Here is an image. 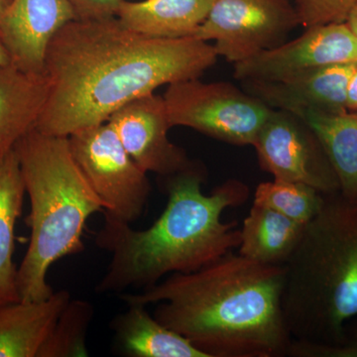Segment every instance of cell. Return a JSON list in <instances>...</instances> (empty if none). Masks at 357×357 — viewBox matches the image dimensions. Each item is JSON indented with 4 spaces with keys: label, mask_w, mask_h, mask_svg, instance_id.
<instances>
[{
    "label": "cell",
    "mask_w": 357,
    "mask_h": 357,
    "mask_svg": "<svg viewBox=\"0 0 357 357\" xmlns=\"http://www.w3.org/2000/svg\"><path fill=\"white\" fill-rule=\"evenodd\" d=\"M26 195L15 151L0 161V305L21 301L18 267L13 262L15 227Z\"/></svg>",
    "instance_id": "obj_20"
},
{
    "label": "cell",
    "mask_w": 357,
    "mask_h": 357,
    "mask_svg": "<svg viewBox=\"0 0 357 357\" xmlns=\"http://www.w3.org/2000/svg\"><path fill=\"white\" fill-rule=\"evenodd\" d=\"M284 268L282 309L293 340L337 342L357 317V204L326 195Z\"/></svg>",
    "instance_id": "obj_4"
},
{
    "label": "cell",
    "mask_w": 357,
    "mask_h": 357,
    "mask_svg": "<svg viewBox=\"0 0 357 357\" xmlns=\"http://www.w3.org/2000/svg\"><path fill=\"white\" fill-rule=\"evenodd\" d=\"M164 178L168 201L149 229H134L130 223L105 215L95 241L112 260L96 293L144 290L169 275L197 271L238 248L241 229L236 222H223L222 215L248 201V185L229 178L204 194L206 171L197 162Z\"/></svg>",
    "instance_id": "obj_3"
},
{
    "label": "cell",
    "mask_w": 357,
    "mask_h": 357,
    "mask_svg": "<svg viewBox=\"0 0 357 357\" xmlns=\"http://www.w3.org/2000/svg\"><path fill=\"white\" fill-rule=\"evenodd\" d=\"M285 268L234 251L191 273H176L129 304H158L154 317L206 357H287L292 335L282 309Z\"/></svg>",
    "instance_id": "obj_2"
},
{
    "label": "cell",
    "mask_w": 357,
    "mask_h": 357,
    "mask_svg": "<svg viewBox=\"0 0 357 357\" xmlns=\"http://www.w3.org/2000/svg\"><path fill=\"white\" fill-rule=\"evenodd\" d=\"M171 128L184 126L236 146H252L272 109L227 82L169 84L163 96Z\"/></svg>",
    "instance_id": "obj_6"
},
{
    "label": "cell",
    "mask_w": 357,
    "mask_h": 357,
    "mask_svg": "<svg viewBox=\"0 0 357 357\" xmlns=\"http://www.w3.org/2000/svg\"><path fill=\"white\" fill-rule=\"evenodd\" d=\"M75 20L67 0H10L0 11V37L11 64L23 72L44 74L49 44Z\"/></svg>",
    "instance_id": "obj_12"
},
{
    "label": "cell",
    "mask_w": 357,
    "mask_h": 357,
    "mask_svg": "<svg viewBox=\"0 0 357 357\" xmlns=\"http://www.w3.org/2000/svg\"><path fill=\"white\" fill-rule=\"evenodd\" d=\"M218 57L208 42L146 36L116 16L70 21L47 49L50 89L35 129L70 137L159 86L198 79Z\"/></svg>",
    "instance_id": "obj_1"
},
{
    "label": "cell",
    "mask_w": 357,
    "mask_h": 357,
    "mask_svg": "<svg viewBox=\"0 0 357 357\" xmlns=\"http://www.w3.org/2000/svg\"><path fill=\"white\" fill-rule=\"evenodd\" d=\"M215 0H141L119 6L116 17L129 29L154 38L194 37Z\"/></svg>",
    "instance_id": "obj_16"
},
{
    "label": "cell",
    "mask_w": 357,
    "mask_h": 357,
    "mask_svg": "<svg viewBox=\"0 0 357 357\" xmlns=\"http://www.w3.org/2000/svg\"><path fill=\"white\" fill-rule=\"evenodd\" d=\"M287 357H357V317L345 324L342 337L335 344L292 340Z\"/></svg>",
    "instance_id": "obj_24"
},
{
    "label": "cell",
    "mask_w": 357,
    "mask_h": 357,
    "mask_svg": "<svg viewBox=\"0 0 357 357\" xmlns=\"http://www.w3.org/2000/svg\"><path fill=\"white\" fill-rule=\"evenodd\" d=\"M357 62L317 68L277 82L243 81L249 95L272 109L300 114L306 110L328 114L347 112V88Z\"/></svg>",
    "instance_id": "obj_13"
},
{
    "label": "cell",
    "mask_w": 357,
    "mask_h": 357,
    "mask_svg": "<svg viewBox=\"0 0 357 357\" xmlns=\"http://www.w3.org/2000/svg\"><path fill=\"white\" fill-rule=\"evenodd\" d=\"M76 20H100L115 17L123 0H67Z\"/></svg>",
    "instance_id": "obj_25"
},
{
    "label": "cell",
    "mask_w": 357,
    "mask_h": 357,
    "mask_svg": "<svg viewBox=\"0 0 357 357\" xmlns=\"http://www.w3.org/2000/svg\"><path fill=\"white\" fill-rule=\"evenodd\" d=\"M93 317L95 307L91 303L70 299L42 345L38 357L88 356L86 340Z\"/></svg>",
    "instance_id": "obj_22"
},
{
    "label": "cell",
    "mask_w": 357,
    "mask_h": 357,
    "mask_svg": "<svg viewBox=\"0 0 357 357\" xmlns=\"http://www.w3.org/2000/svg\"><path fill=\"white\" fill-rule=\"evenodd\" d=\"M7 3H8V2H7L6 0H0V11L4 8V6H6Z\"/></svg>",
    "instance_id": "obj_29"
},
{
    "label": "cell",
    "mask_w": 357,
    "mask_h": 357,
    "mask_svg": "<svg viewBox=\"0 0 357 357\" xmlns=\"http://www.w3.org/2000/svg\"><path fill=\"white\" fill-rule=\"evenodd\" d=\"M305 225L253 204L244 218L237 250L253 261L284 266L297 248Z\"/></svg>",
    "instance_id": "obj_18"
},
{
    "label": "cell",
    "mask_w": 357,
    "mask_h": 357,
    "mask_svg": "<svg viewBox=\"0 0 357 357\" xmlns=\"http://www.w3.org/2000/svg\"><path fill=\"white\" fill-rule=\"evenodd\" d=\"M75 161L102 204L103 215L132 225L149 203L148 173L124 149L109 122L68 137Z\"/></svg>",
    "instance_id": "obj_7"
},
{
    "label": "cell",
    "mask_w": 357,
    "mask_h": 357,
    "mask_svg": "<svg viewBox=\"0 0 357 357\" xmlns=\"http://www.w3.org/2000/svg\"><path fill=\"white\" fill-rule=\"evenodd\" d=\"M325 199L326 195L306 184L273 178L257 185L253 204L307 225L321 210Z\"/></svg>",
    "instance_id": "obj_21"
},
{
    "label": "cell",
    "mask_w": 357,
    "mask_h": 357,
    "mask_svg": "<svg viewBox=\"0 0 357 357\" xmlns=\"http://www.w3.org/2000/svg\"><path fill=\"white\" fill-rule=\"evenodd\" d=\"M70 299L69 291L59 290L47 299L0 305V357H38Z\"/></svg>",
    "instance_id": "obj_15"
},
{
    "label": "cell",
    "mask_w": 357,
    "mask_h": 357,
    "mask_svg": "<svg viewBox=\"0 0 357 357\" xmlns=\"http://www.w3.org/2000/svg\"><path fill=\"white\" fill-rule=\"evenodd\" d=\"M299 14L301 25L305 27L345 22L357 0H293Z\"/></svg>",
    "instance_id": "obj_23"
},
{
    "label": "cell",
    "mask_w": 357,
    "mask_h": 357,
    "mask_svg": "<svg viewBox=\"0 0 357 357\" xmlns=\"http://www.w3.org/2000/svg\"><path fill=\"white\" fill-rule=\"evenodd\" d=\"M345 23L349 25L352 33L356 35L357 38V4L351 9V13H349V16H347V20H345Z\"/></svg>",
    "instance_id": "obj_27"
},
{
    "label": "cell",
    "mask_w": 357,
    "mask_h": 357,
    "mask_svg": "<svg viewBox=\"0 0 357 357\" xmlns=\"http://www.w3.org/2000/svg\"><path fill=\"white\" fill-rule=\"evenodd\" d=\"M299 25L291 0H215L194 37L215 41L218 56L236 64L284 43Z\"/></svg>",
    "instance_id": "obj_8"
},
{
    "label": "cell",
    "mask_w": 357,
    "mask_h": 357,
    "mask_svg": "<svg viewBox=\"0 0 357 357\" xmlns=\"http://www.w3.org/2000/svg\"><path fill=\"white\" fill-rule=\"evenodd\" d=\"M50 82L45 74L0 67V161L35 128L47 102Z\"/></svg>",
    "instance_id": "obj_14"
},
{
    "label": "cell",
    "mask_w": 357,
    "mask_h": 357,
    "mask_svg": "<svg viewBox=\"0 0 357 357\" xmlns=\"http://www.w3.org/2000/svg\"><path fill=\"white\" fill-rule=\"evenodd\" d=\"M252 146L260 168L273 178L302 183L324 195L340 192L325 150L299 115L272 109Z\"/></svg>",
    "instance_id": "obj_9"
},
{
    "label": "cell",
    "mask_w": 357,
    "mask_h": 357,
    "mask_svg": "<svg viewBox=\"0 0 357 357\" xmlns=\"http://www.w3.org/2000/svg\"><path fill=\"white\" fill-rule=\"evenodd\" d=\"M357 62V38L345 22L306 28L298 38L234 64L238 81L277 82L335 64Z\"/></svg>",
    "instance_id": "obj_10"
},
{
    "label": "cell",
    "mask_w": 357,
    "mask_h": 357,
    "mask_svg": "<svg viewBox=\"0 0 357 357\" xmlns=\"http://www.w3.org/2000/svg\"><path fill=\"white\" fill-rule=\"evenodd\" d=\"M347 107L349 112H357V65L347 88Z\"/></svg>",
    "instance_id": "obj_26"
},
{
    "label": "cell",
    "mask_w": 357,
    "mask_h": 357,
    "mask_svg": "<svg viewBox=\"0 0 357 357\" xmlns=\"http://www.w3.org/2000/svg\"><path fill=\"white\" fill-rule=\"evenodd\" d=\"M9 65H13L11 64L10 56H9L6 45L0 37V67H6V66Z\"/></svg>",
    "instance_id": "obj_28"
},
{
    "label": "cell",
    "mask_w": 357,
    "mask_h": 357,
    "mask_svg": "<svg viewBox=\"0 0 357 357\" xmlns=\"http://www.w3.org/2000/svg\"><path fill=\"white\" fill-rule=\"evenodd\" d=\"M14 151L30 202V241L18 266V287L21 301L44 300L55 292L49 269L84 250V227L91 215L102 213V204L75 161L68 137L34 128Z\"/></svg>",
    "instance_id": "obj_5"
},
{
    "label": "cell",
    "mask_w": 357,
    "mask_h": 357,
    "mask_svg": "<svg viewBox=\"0 0 357 357\" xmlns=\"http://www.w3.org/2000/svg\"><path fill=\"white\" fill-rule=\"evenodd\" d=\"M110 324L122 351L131 357H206L180 333L160 323L146 305L129 303Z\"/></svg>",
    "instance_id": "obj_17"
},
{
    "label": "cell",
    "mask_w": 357,
    "mask_h": 357,
    "mask_svg": "<svg viewBox=\"0 0 357 357\" xmlns=\"http://www.w3.org/2000/svg\"><path fill=\"white\" fill-rule=\"evenodd\" d=\"M6 1H7V2H9V1H10V0H6Z\"/></svg>",
    "instance_id": "obj_30"
},
{
    "label": "cell",
    "mask_w": 357,
    "mask_h": 357,
    "mask_svg": "<svg viewBox=\"0 0 357 357\" xmlns=\"http://www.w3.org/2000/svg\"><path fill=\"white\" fill-rule=\"evenodd\" d=\"M107 122L124 149L146 173L168 178L196 163L169 139L172 128L163 96H140L114 112Z\"/></svg>",
    "instance_id": "obj_11"
},
{
    "label": "cell",
    "mask_w": 357,
    "mask_h": 357,
    "mask_svg": "<svg viewBox=\"0 0 357 357\" xmlns=\"http://www.w3.org/2000/svg\"><path fill=\"white\" fill-rule=\"evenodd\" d=\"M298 115L319 138L337 176L340 194L357 204V112L306 110Z\"/></svg>",
    "instance_id": "obj_19"
}]
</instances>
